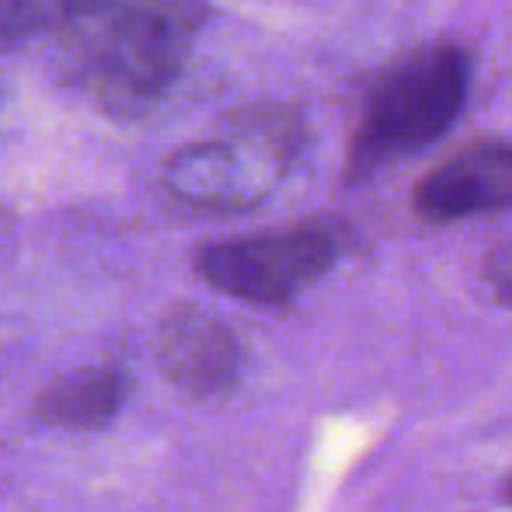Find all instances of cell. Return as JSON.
<instances>
[{
	"label": "cell",
	"instance_id": "obj_1",
	"mask_svg": "<svg viewBox=\"0 0 512 512\" xmlns=\"http://www.w3.org/2000/svg\"><path fill=\"white\" fill-rule=\"evenodd\" d=\"M206 0H46L60 70L115 119L154 108L182 77Z\"/></svg>",
	"mask_w": 512,
	"mask_h": 512
},
{
	"label": "cell",
	"instance_id": "obj_2",
	"mask_svg": "<svg viewBox=\"0 0 512 512\" xmlns=\"http://www.w3.org/2000/svg\"><path fill=\"white\" fill-rule=\"evenodd\" d=\"M307 122L290 105H248L206 140L185 143L164 164V189L196 213H244L262 206L297 168Z\"/></svg>",
	"mask_w": 512,
	"mask_h": 512
},
{
	"label": "cell",
	"instance_id": "obj_3",
	"mask_svg": "<svg viewBox=\"0 0 512 512\" xmlns=\"http://www.w3.org/2000/svg\"><path fill=\"white\" fill-rule=\"evenodd\" d=\"M471 88V60L457 46H429L377 81L352 136L349 178L366 182L401 154L429 147L460 119Z\"/></svg>",
	"mask_w": 512,
	"mask_h": 512
},
{
	"label": "cell",
	"instance_id": "obj_4",
	"mask_svg": "<svg viewBox=\"0 0 512 512\" xmlns=\"http://www.w3.org/2000/svg\"><path fill=\"white\" fill-rule=\"evenodd\" d=\"M335 258L338 237L307 223L206 244L196 255V272L216 293L255 307H283L314 286Z\"/></svg>",
	"mask_w": 512,
	"mask_h": 512
},
{
	"label": "cell",
	"instance_id": "obj_5",
	"mask_svg": "<svg viewBox=\"0 0 512 512\" xmlns=\"http://www.w3.org/2000/svg\"><path fill=\"white\" fill-rule=\"evenodd\" d=\"M154 349L164 377L199 401L230 394L244 370V349L234 328L196 304H178L161 317Z\"/></svg>",
	"mask_w": 512,
	"mask_h": 512
},
{
	"label": "cell",
	"instance_id": "obj_6",
	"mask_svg": "<svg viewBox=\"0 0 512 512\" xmlns=\"http://www.w3.org/2000/svg\"><path fill=\"white\" fill-rule=\"evenodd\" d=\"M415 209L429 223L512 209V143H471L446 157L415 185Z\"/></svg>",
	"mask_w": 512,
	"mask_h": 512
},
{
	"label": "cell",
	"instance_id": "obj_7",
	"mask_svg": "<svg viewBox=\"0 0 512 512\" xmlns=\"http://www.w3.org/2000/svg\"><path fill=\"white\" fill-rule=\"evenodd\" d=\"M129 391H133V377L126 366H77L42 387L32 411L49 429L98 432L119 418Z\"/></svg>",
	"mask_w": 512,
	"mask_h": 512
},
{
	"label": "cell",
	"instance_id": "obj_8",
	"mask_svg": "<svg viewBox=\"0 0 512 512\" xmlns=\"http://www.w3.org/2000/svg\"><path fill=\"white\" fill-rule=\"evenodd\" d=\"M46 25V0H0V46L25 42Z\"/></svg>",
	"mask_w": 512,
	"mask_h": 512
},
{
	"label": "cell",
	"instance_id": "obj_9",
	"mask_svg": "<svg viewBox=\"0 0 512 512\" xmlns=\"http://www.w3.org/2000/svg\"><path fill=\"white\" fill-rule=\"evenodd\" d=\"M485 283H488V290H492V297L499 300L502 307L512 310V241L506 248L495 251V255H488Z\"/></svg>",
	"mask_w": 512,
	"mask_h": 512
},
{
	"label": "cell",
	"instance_id": "obj_10",
	"mask_svg": "<svg viewBox=\"0 0 512 512\" xmlns=\"http://www.w3.org/2000/svg\"><path fill=\"white\" fill-rule=\"evenodd\" d=\"M14 241H18V220L11 209L0 206V262L14 251Z\"/></svg>",
	"mask_w": 512,
	"mask_h": 512
},
{
	"label": "cell",
	"instance_id": "obj_11",
	"mask_svg": "<svg viewBox=\"0 0 512 512\" xmlns=\"http://www.w3.org/2000/svg\"><path fill=\"white\" fill-rule=\"evenodd\" d=\"M506 495H509V502H512V478L506 481Z\"/></svg>",
	"mask_w": 512,
	"mask_h": 512
}]
</instances>
